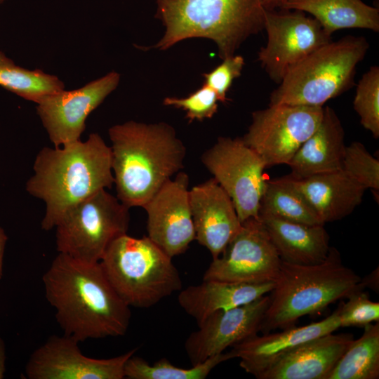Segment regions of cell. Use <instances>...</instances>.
Segmentation results:
<instances>
[{"instance_id": "cell-38", "label": "cell", "mask_w": 379, "mask_h": 379, "mask_svg": "<svg viewBox=\"0 0 379 379\" xmlns=\"http://www.w3.org/2000/svg\"><path fill=\"white\" fill-rule=\"evenodd\" d=\"M5 0H0V4L3 3Z\"/></svg>"}, {"instance_id": "cell-3", "label": "cell", "mask_w": 379, "mask_h": 379, "mask_svg": "<svg viewBox=\"0 0 379 379\" xmlns=\"http://www.w3.org/2000/svg\"><path fill=\"white\" fill-rule=\"evenodd\" d=\"M108 134L117 197L128 208L143 207L184 167L186 147L166 123L129 121Z\"/></svg>"}, {"instance_id": "cell-5", "label": "cell", "mask_w": 379, "mask_h": 379, "mask_svg": "<svg viewBox=\"0 0 379 379\" xmlns=\"http://www.w3.org/2000/svg\"><path fill=\"white\" fill-rule=\"evenodd\" d=\"M155 17L166 27L155 48L165 50L182 40L213 41L224 60L234 55L250 36L264 29L260 0H156Z\"/></svg>"}, {"instance_id": "cell-7", "label": "cell", "mask_w": 379, "mask_h": 379, "mask_svg": "<svg viewBox=\"0 0 379 379\" xmlns=\"http://www.w3.org/2000/svg\"><path fill=\"white\" fill-rule=\"evenodd\" d=\"M369 44L348 35L319 48L295 65L270 95V104L323 107L354 84Z\"/></svg>"}, {"instance_id": "cell-23", "label": "cell", "mask_w": 379, "mask_h": 379, "mask_svg": "<svg viewBox=\"0 0 379 379\" xmlns=\"http://www.w3.org/2000/svg\"><path fill=\"white\" fill-rule=\"evenodd\" d=\"M259 219L282 261L313 265L327 257L331 246L324 225L302 224L267 213H260Z\"/></svg>"}, {"instance_id": "cell-21", "label": "cell", "mask_w": 379, "mask_h": 379, "mask_svg": "<svg viewBox=\"0 0 379 379\" xmlns=\"http://www.w3.org/2000/svg\"><path fill=\"white\" fill-rule=\"evenodd\" d=\"M288 176L324 224L352 213L366 190L343 169L300 180Z\"/></svg>"}, {"instance_id": "cell-27", "label": "cell", "mask_w": 379, "mask_h": 379, "mask_svg": "<svg viewBox=\"0 0 379 379\" xmlns=\"http://www.w3.org/2000/svg\"><path fill=\"white\" fill-rule=\"evenodd\" d=\"M0 86L36 104L45 97L65 89L57 77L41 69L29 70L16 65L0 51Z\"/></svg>"}, {"instance_id": "cell-9", "label": "cell", "mask_w": 379, "mask_h": 379, "mask_svg": "<svg viewBox=\"0 0 379 379\" xmlns=\"http://www.w3.org/2000/svg\"><path fill=\"white\" fill-rule=\"evenodd\" d=\"M201 160L231 198L240 221L259 219L267 182L261 157L241 138L220 137Z\"/></svg>"}, {"instance_id": "cell-1", "label": "cell", "mask_w": 379, "mask_h": 379, "mask_svg": "<svg viewBox=\"0 0 379 379\" xmlns=\"http://www.w3.org/2000/svg\"><path fill=\"white\" fill-rule=\"evenodd\" d=\"M45 295L64 334L79 343L127 332L130 307L116 292L100 262L58 253L42 277Z\"/></svg>"}, {"instance_id": "cell-35", "label": "cell", "mask_w": 379, "mask_h": 379, "mask_svg": "<svg viewBox=\"0 0 379 379\" xmlns=\"http://www.w3.org/2000/svg\"><path fill=\"white\" fill-rule=\"evenodd\" d=\"M7 239L8 237L4 229L0 225V279L3 274L4 255Z\"/></svg>"}, {"instance_id": "cell-16", "label": "cell", "mask_w": 379, "mask_h": 379, "mask_svg": "<svg viewBox=\"0 0 379 379\" xmlns=\"http://www.w3.org/2000/svg\"><path fill=\"white\" fill-rule=\"evenodd\" d=\"M269 302V295H265L248 304L207 317L185 340V350L191 364H200L258 334Z\"/></svg>"}, {"instance_id": "cell-36", "label": "cell", "mask_w": 379, "mask_h": 379, "mask_svg": "<svg viewBox=\"0 0 379 379\" xmlns=\"http://www.w3.org/2000/svg\"><path fill=\"white\" fill-rule=\"evenodd\" d=\"M287 0H260L263 8L265 10H277L281 8Z\"/></svg>"}, {"instance_id": "cell-14", "label": "cell", "mask_w": 379, "mask_h": 379, "mask_svg": "<svg viewBox=\"0 0 379 379\" xmlns=\"http://www.w3.org/2000/svg\"><path fill=\"white\" fill-rule=\"evenodd\" d=\"M119 79L118 73L111 72L80 88L63 89L37 103V114L54 147L80 140L87 117L117 88Z\"/></svg>"}, {"instance_id": "cell-22", "label": "cell", "mask_w": 379, "mask_h": 379, "mask_svg": "<svg viewBox=\"0 0 379 379\" xmlns=\"http://www.w3.org/2000/svg\"><path fill=\"white\" fill-rule=\"evenodd\" d=\"M274 284V281L253 284L203 280L198 285L182 290L178 301L199 324L215 312L241 306L267 295Z\"/></svg>"}, {"instance_id": "cell-10", "label": "cell", "mask_w": 379, "mask_h": 379, "mask_svg": "<svg viewBox=\"0 0 379 379\" xmlns=\"http://www.w3.org/2000/svg\"><path fill=\"white\" fill-rule=\"evenodd\" d=\"M323 107L272 105L252 113V121L241 138L263 159L267 167L287 164L314 132Z\"/></svg>"}, {"instance_id": "cell-33", "label": "cell", "mask_w": 379, "mask_h": 379, "mask_svg": "<svg viewBox=\"0 0 379 379\" xmlns=\"http://www.w3.org/2000/svg\"><path fill=\"white\" fill-rule=\"evenodd\" d=\"M244 65L241 55H234L223 60V62L209 73L204 74V84L217 94L219 101L227 100V93L233 81L239 77Z\"/></svg>"}, {"instance_id": "cell-31", "label": "cell", "mask_w": 379, "mask_h": 379, "mask_svg": "<svg viewBox=\"0 0 379 379\" xmlns=\"http://www.w3.org/2000/svg\"><path fill=\"white\" fill-rule=\"evenodd\" d=\"M338 310L340 327H364L379 321V302L372 301L364 290L352 293Z\"/></svg>"}, {"instance_id": "cell-11", "label": "cell", "mask_w": 379, "mask_h": 379, "mask_svg": "<svg viewBox=\"0 0 379 379\" xmlns=\"http://www.w3.org/2000/svg\"><path fill=\"white\" fill-rule=\"evenodd\" d=\"M264 29L267 41L258 60L277 84L299 62L332 41L315 18L298 10H265Z\"/></svg>"}, {"instance_id": "cell-2", "label": "cell", "mask_w": 379, "mask_h": 379, "mask_svg": "<svg viewBox=\"0 0 379 379\" xmlns=\"http://www.w3.org/2000/svg\"><path fill=\"white\" fill-rule=\"evenodd\" d=\"M25 189L46 205L41 228H55L72 207L114 184L112 151L98 133L36 154Z\"/></svg>"}, {"instance_id": "cell-13", "label": "cell", "mask_w": 379, "mask_h": 379, "mask_svg": "<svg viewBox=\"0 0 379 379\" xmlns=\"http://www.w3.org/2000/svg\"><path fill=\"white\" fill-rule=\"evenodd\" d=\"M72 336L53 335L37 347L25 365L28 379H124L127 360L138 348L109 359L84 355Z\"/></svg>"}, {"instance_id": "cell-12", "label": "cell", "mask_w": 379, "mask_h": 379, "mask_svg": "<svg viewBox=\"0 0 379 379\" xmlns=\"http://www.w3.org/2000/svg\"><path fill=\"white\" fill-rule=\"evenodd\" d=\"M281 260L260 219L248 218L221 255L213 259L203 280L244 283L274 281Z\"/></svg>"}, {"instance_id": "cell-30", "label": "cell", "mask_w": 379, "mask_h": 379, "mask_svg": "<svg viewBox=\"0 0 379 379\" xmlns=\"http://www.w3.org/2000/svg\"><path fill=\"white\" fill-rule=\"evenodd\" d=\"M342 169L366 190H379V161L360 142L345 146Z\"/></svg>"}, {"instance_id": "cell-25", "label": "cell", "mask_w": 379, "mask_h": 379, "mask_svg": "<svg viewBox=\"0 0 379 379\" xmlns=\"http://www.w3.org/2000/svg\"><path fill=\"white\" fill-rule=\"evenodd\" d=\"M379 378V321L364 326L362 335L352 341L326 379Z\"/></svg>"}, {"instance_id": "cell-18", "label": "cell", "mask_w": 379, "mask_h": 379, "mask_svg": "<svg viewBox=\"0 0 379 379\" xmlns=\"http://www.w3.org/2000/svg\"><path fill=\"white\" fill-rule=\"evenodd\" d=\"M340 327L338 310L326 318L302 326L251 336L234 345L231 352L240 359L239 366L258 379L274 361L298 345L333 333Z\"/></svg>"}, {"instance_id": "cell-4", "label": "cell", "mask_w": 379, "mask_h": 379, "mask_svg": "<svg viewBox=\"0 0 379 379\" xmlns=\"http://www.w3.org/2000/svg\"><path fill=\"white\" fill-rule=\"evenodd\" d=\"M262 319V333L294 326L304 316L321 312L335 301L366 288L362 278L343 263L339 251L330 247L317 264L281 262Z\"/></svg>"}, {"instance_id": "cell-37", "label": "cell", "mask_w": 379, "mask_h": 379, "mask_svg": "<svg viewBox=\"0 0 379 379\" xmlns=\"http://www.w3.org/2000/svg\"><path fill=\"white\" fill-rule=\"evenodd\" d=\"M6 371V352L5 346L0 336V379L4 378Z\"/></svg>"}, {"instance_id": "cell-24", "label": "cell", "mask_w": 379, "mask_h": 379, "mask_svg": "<svg viewBox=\"0 0 379 379\" xmlns=\"http://www.w3.org/2000/svg\"><path fill=\"white\" fill-rule=\"evenodd\" d=\"M281 9L311 14L330 36L348 28L379 31V9L362 0H287Z\"/></svg>"}, {"instance_id": "cell-15", "label": "cell", "mask_w": 379, "mask_h": 379, "mask_svg": "<svg viewBox=\"0 0 379 379\" xmlns=\"http://www.w3.org/2000/svg\"><path fill=\"white\" fill-rule=\"evenodd\" d=\"M189 180L185 172H178L142 207L147 215V237L172 258L195 240Z\"/></svg>"}, {"instance_id": "cell-26", "label": "cell", "mask_w": 379, "mask_h": 379, "mask_svg": "<svg viewBox=\"0 0 379 379\" xmlns=\"http://www.w3.org/2000/svg\"><path fill=\"white\" fill-rule=\"evenodd\" d=\"M260 213L302 224L325 225L288 175L266 182Z\"/></svg>"}, {"instance_id": "cell-8", "label": "cell", "mask_w": 379, "mask_h": 379, "mask_svg": "<svg viewBox=\"0 0 379 379\" xmlns=\"http://www.w3.org/2000/svg\"><path fill=\"white\" fill-rule=\"evenodd\" d=\"M128 206L102 190L72 207L55 227L58 253L98 262L110 244L127 234Z\"/></svg>"}, {"instance_id": "cell-32", "label": "cell", "mask_w": 379, "mask_h": 379, "mask_svg": "<svg viewBox=\"0 0 379 379\" xmlns=\"http://www.w3.org/2000/svg\"><path fill=\"white\" fill-rule=\"evenodd\" d=\"M219 98L216 93L204 84L186 98H166L164 105L173 106L186 112L189 122L210 119L217 112Z\"/></svg>"}, {"instance_id": "cell-17", "label": "cell", "mask_w": 379, "mask_h": 379, "mask_svg": "<svg viewBox=\"0 0 379 379\" xmlns=\"http://www.w3.org/2000/svg\"><path fill=\"white\" fill-rule=\"evenodd\" d=\"M189 198L195 240L215 259L239 232L242 222L231 198L213 178L192 187Z\"/></svg>"}, {"instance_id": "cell-19", "label": "cell", "mask_w": 379, "mask_h": 379, "mask_svg": "<svg viewBox=\"0 0 379 379\" xmlns=\"http://www.w3.org/2000/svg\"><path fill=\"white\" fill-rule=\"evenodd\" d=\"M354 340L351 333H328L283 354L258 379H326Z\"/></svg>"}, {"instance_id": "cell-6", "label": "cell", "mask_w": 379, "mask_h": 379, "mask_svg": "<svg viewBox=\"0 0 379 379\" xmlns=\"http://www.w3.org/2000/svg\"><path fill=\"white\" fill-rule=\"evenodd\" d=\"M109 281L130 307L148 308L182 288L172 258L147 236L123 234L99 262Z\"/></svg>"}, {"instance_id": "cell-29", "label": "cell", "mask_w": 379, "mask_h": 379, "mask_svg": "<svg viewBox=\"0 0 379 379\" xmlns=\"http://www.w3.org/2000/svg\"><path fill=\"white\" fill-rule=\"evenodd\" d=\"M353 107L360 123L373 136L379 138V67L371 66L359 81Z\"/></svg>"}, {"instance_id": "cell-28", "label": "cell", "mask_w": 379, "mask_h": 379, "mask_svg": "<svg viewBox=\"0 0 379 379\" xmlns=\"http://www.w3.org/2000/svg\"><path fill=\"white\" fill-rule=\"evenodd\" d=\"M234 358L231 351L222 352L190 368H183L173 365L165 358L150 364L134 354L125 364L124 375L129 379H204L218 365Z\"/></svg>"}, {"instance_id": "cell-34", "label": "cell", "mask_w": 379, "mask_h": 379, "mask_svg": "<svg viewBox=\"0 0 379 379\" xmlns=\"http://www.w3.org/2000/svg\"><path fill=\"white\" fill-rule=\"evenodd\" d=\"M365 283L366 287L371 288L376 291L378 289V268L373 271L370 274L362 279Z\"/></svg>"}, {"instance_id": "cell-20", "label": "cell", "mask_w": 379, "mask_h": 379, "mask_svg": "<svg viewBox=\"0 0 379 379\" xmlns=\"http://www.w3.org/2000/svg\"><path fill=\"white\" fill-rule=\"evenodd\" d=\"M345 146V131L339 117L333 108L324 107L317 128L288 164L291 171L288 175L300 180L342 169Z\"/></svg>"}]
</instances>
